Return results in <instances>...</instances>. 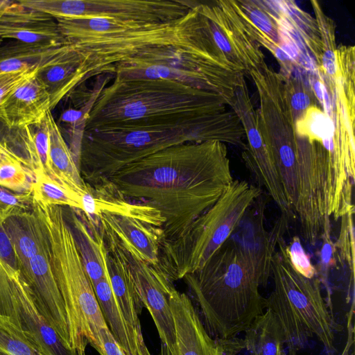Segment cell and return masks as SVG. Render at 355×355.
<instances>
[{
    "instance_id": "obj_1",
    "label": "cell",
    "mask_w": 355,
    "mask_h": 355,
    "mask_svg": "<svg viewBox=\"0 0 355 355\" xmlns=\"http://www.w3.org/2000/svg\"><path fill=\"white\" fill-rule=\"evenodd\" d=\"M233 180L225 144L209 141L165 148L107 181L126 199L141 200L160 213L162 244L180 238Z\"/></svg>"
},
{
    "instance_id": "obj_2",
    "label": "cell",
    "mask_w": 355,
    "mask_h": 355,
    "mask_svg": "<svg viewBox=\"0 0 355 355\" xmlns=\"http://www.w3.org/2000/svg\"><path fill=\"white\" fill-rule=\"evenodd\" d=\"M244 137L232 110L178 123L85 130L80 171L87 184L96 185L128 165L173 146L218 141L242 147Z\"/></svg>"
},
{
    "instance_id": "obj_3",
    "label": "cell",
    "mask_w": 355,
    "mask_h": 355,
    "mask_svg": "<svg viewBox=\"0 0 355 355\" xmlns=\"http://www.w3.org/2000/svg\"><path fill=\"white\" fill-rule=\"evenodd\" d=\"M56 21L68 43L81 57L76 88L94 76L113 75L117 64L146 50L191 39L203 29L207 19L200 12L198 3H194L184 17L168 22L104 19Z\"/></svg>"
},
{
    "instance_id": "obj_4",
    "label": "cell",
    "mask_w": 355,
    "mask_h": 355,
    "mask_svg": "<svg viewBox=\"0 0 355 355\" xmlns=\"http://www.w3.org/2000/svg\"><path fill=\"white\" fill-rule=\"evenodd\" d=\"M219 95L164 79L114 78L101 92L85 130L172 123L227 110Z\"/></svg>"
},
{
    "instance_id": "obj_5",
    "label": "cell",
    "mask_w": 355,
    "mask_h": 355,
    "mask_svg": "<svg viewBox=\"0 0 355 355\" xmlns=\"http://www.w3.org/2000/svg\"><path fill=\"white\" fill-rule=\"evenodd\" d=\"M209 334L216 340L244 332L267 309L262 284L230 239L200 270L184 278Z\"/></svg>"
},
{
    "instance_id": "obj_6",
    "label": "cell",
    "mask_w": 355,
    "mask_h": 355,
    "mask_svg": "<svg viewBox=\"0 0 355 355\" xmlns=\"http://www.w3.org/2000/svg\"><path fill=\"white\" fill-rule=\"evenodd\" d=\"M113 75L123 80L164 79L181 83L215 93L227 105L245 77L216 44L207 19L203 29L191 39L146 50L117 64Z\"/></svg>"
},
{
    "instance_id": "obj_7",
    "label": "cell",
    "mask_w": 355,
    "mask_h": 355,
    "mask_svg": "<svg viewBox=\"0 0 355 355\" xmlns=\"http://www.w3.org/2000/svg\"><path fill=\"white\" fill-rule=\"evenodd\" d=\"M286 244L281 237L272 258L274 287L266 297L267 309L282 329L288 355H297L313 337L322 344L327 355H335V332L343 327L336 322L322 297L318 275L308 278L298 272L287 256Z\"/></svg>"
},
{
    "instance_id": "obj_8",
    "label": "cell",
    "mask_w": 355,
    "mask_h": 355,
    "mask_svg": "<svg viewBox=\"0 0 355 355\" xmlns=\"http://www.w3.org/2000/svg\"><path fill=\"white\" fill-rule=\"evenodd\" d=\"M50 244L51 264L67 315L71 346L85 352L87 343L102 354L99 330L107 327L62 207L34 202Z\"/></svg>"
},
{
    "instance_id": "obj_9",
    "label": "cell",
    "mask_w": 355,
    "mask_h": 355,
    "mask_svg": "<svg viewBox=\"0 0 355 355\" xmlns=\"http://www.w3.org/2000/svg\"><path fill=\"white\" fill-rule=\"evenodd\" d=\"M262 195L259 187L234 180L217 201L178 239L162 244L157 270L169 283L200 270L230 239Z\"/></svg>"
},
{
    "instance_id": "obj_10",
    "label": "cell",
    "mask_w": 355,
    "mask_h": 355,
    "mask_svg": "<svg viewBox=\"0 0 355 355\" xmlns=\"http://www.w3.org/2000/svg\"><path fill=\"white\" fill-rule=\"evenodd\" d=\"M55 19H104L161 23L184 17L193 6L180 0H19Z\"/></svg>"
},
{
    "instance_id": "obj_11",
    "label": "cell",
    "mask_w": 355,
    "mask_h": 355,
    "mask_svg": "<svg viewBox=\"0 0 355 355\" xmlns=\"http://www.w3.org/2000/svg\"><path fill=\"white\" fill-rule=\"evenodd\" d=\"M199 9L207 18L218 48L244 76L267 65L252 24L238 1L199 3Z\"/></svg>"
},
{
    "instance_id": "obj_12",
    "label": "cell",
    "mask_w": 355,
    "mask_h": 355,
    "mask_svg": "<svg viewBox=\"0 0 355 355\" xmlns=\"http://www.w3.org/2000/svg\"><path fill=\"white\" fill-rule=\"evenodd\" d=\"M266 202L259 196L250 206L239 227L230 236L238 245L263 287L271 277V261L278 240L284 236L290 218L281 216L270 232L264 226Z\"/></svg>"
},
{
    "instance_id": "obj_13",
    "label": "cell",
    "mask_w": 355,
    "mask_h": 355,
    "mask_svg": "<svg viewBox=\"0 0 355 355\" xmlns=\"http://www.w3.org/2000/svg\"><path fill=\"white\" fill-rule=\"evenodd\" d=\"M121 247L137 295L148 310L162 343L172 355H177L175 324L168 301V293L174 285L150 264Z\"/></svg>"
},
{
    "instance_id": "obj_14",
    "label": "cell",
    "mask_w": 355,
    "mask_h": 355,
    "mask_svg": "<svg viewBox=\"0 0 355 355\" xmlns=\"http://www.w3.org/2000/svg\"><path fill=\"white\" fill-rule=\"evenodd\" d=\"M50 252L49 244L30 259L21 274L32 290L40 313L55 329L64 343L73 349L65 305L53 272Z\"/></svg>"
},
{
    "instance_id": "obj_15",
    "label": "cell",
    "mask_w": 355,
    "mask_h": 355,
    "mask_svg": "<svg viewBox=\"0 0 355 355\" xmlns=\"http://www.w3.org/2000/svg\"><path fill=\"white\" fill-rule=\"evenodd\" d=\"M103 239V256L114 301L132 336L139 345L144 340L139 315L143 304L132 282L121 245L115 236L101 225Z\"/></svg>"
},
{
    "instance_id": "obj_16",
    "label": "cell",
    "mask_w": 355,
    "mask_h": 355,
    "mask_svg": "<svg viewBox=\"0 0 355 355\" xmlns=\"http://www.w3.org/2000/svg\"><path fill=\"white\" fill-rule=\"evenodd\" d=\"M0 39L54 49L69 44L55 18L11 1L0 17Z\"/></svg>"
},
{
    "instance_id": "obj_17",
    "label": "cell",
    "mask_w": 355,
    "mask_h": 355,
    "mask_svg": "<svg viewBox=\"0 0 355 355\" xmlns=\"http://www.w3.org/2000/svg\"><path fill=\"white\" fill-rule=\"evenodd\" d=\"M80 211L92 232H99V216L103 213L129 216L161 228L164 218L155 208L144 203H132L110 181L86 183L80 196Z\"/></svg>"
},
{
    "instance_id": "obj_18",
    "label": "cell",
    "mask_w": 355,
    "mask_h": 355,
    "mask_svg": "<svg viewBox=\"0 0 355 355\" xmlns=\"http://www.w3.org/2000/svg\"><path fill=\"white\" fill-rule=\"evenodd\" d=\"M175 336L177 355H223L218 340L206 330L190 298L173 287L168 293Z\"/></svg>"
},
{
    "instance_id": "obj_19",
    "label": "cell",
    "mask_w": 355,
    "mask_h": 355,
    "mask_svg": "<svg viewBox=\"0 0 355 355\" xmlns=\"http://www.w3.org/2000/svg\"><path fill=\"white\" fill-rule=\"evenodd\" d=\"M99 221L128 252L157 269L162 247L161 228L129 216L108 213L101 214Z\"/></svg>"
},
{
    "instance_id": "obj_20",
    "label": "cell",
    "mask_w": 355,
    "mask_h": 355,
    "mask_svg": "<svg viewBox=\"0 0 355 355\" xmlns=\"http://www.w3.org/2000/svg\"><path fill=\"white\" fill-rule=\"evenodd\" d=\"M51 110L50 96L35 73L0 101V119L17 129L38 123Z\"/></svg>"
},
{
    "instance_id": "obj_21",
    "label": "cell",
    "mask_w": 355,
    "mask_h": 355,
    "mask_svg": "<svg viewBox=\"0 0 355 355\" xmlns=\"http://www.w3.org/2000/svg\"><path fill=\"white\" fill-rule=\"evenodd\" d=\"M15 307L19 326L42 355H86L69 348L55 329L43 317L32 290L21 275L16 289Z\"/></svg>"
},
{
    "instance_id": "obj_22",
    "label": "cell",
    "mask_w": 355,
    "mask_h": 355,
    "mask_svg": "<svg viewBox=\"0 0 355 355\" xmlns=\"http://www.w3.org/2000/svg\"><path fill=\"white\" fill-rule=\"evenodd\" d=\"M3 225L17 254L21 272L31 257L49 244L45 227L34 207L8 217Z\"/></svg>"
},
{
    "instance_id": "obj_23",
    "label": "cell",
    "mask_w": 355,
    "mask_h": 355,
    "mask_svg": "<svg viewBox=\"0 0 355 355\" xmlns=\"http://www.w3.org/2000/svg\"><path fill=\"white\" fill-rule=\"evenodd\" d=\"M80 63V55L69 45L36 72V76L50 96L51 109L76 88V78Z\"/></svg>"
},
{
    "instance_id": "obj_24",
    "label": "cell",
    "mask_w": 355,
    "mask_h": 355,
    "mask_svg": "<svg viewBox=\"0 0 355 355\" xmlns=\"http://www.w3.org/2000/svg\"><path fill=\"white\" fill-rule=\"evenodd\" d=\"M49 129V158L53 178L68 186L80 196L86 183L76 164L69 146L65 141L51 111L45 114Z\"/></svg>"
},
{
    "instance_id": "obj_25",
    "label": "cell",
    "mask_w": 355,
    "mask_h": 355,
    "mask_svg": "<svg viewBox=\"0 0 355 355\" xmlns=\"http://www.w3.org/2000/svg\"><path fill=\"white\" fill-rule=\"evenodd\" d=\"M92 284L107 326L124 353L126 355H152L147 347L141 346L135 340L120 313L107 270L105 277Z\"/></svg>"
},
{
    "instance_id": "obj_26",
    "label": "cell",
    "mask_w": 355,
    "mask_h": 355,
    "mask_svg": "<svg viewBox=\"0 0 355 355\" xmlns=\"http://www.w3.org/2000/svg\"><path fill=\"white\" fill-rule=\"evenodd\" d=\"M71 209V220L69 223L86 272L92 284H94L106 275L103 256V239L101 232L92 234L79 209Z\"/></svg>"
},
{
    "instance_id": "obj_27",
    "label": "cell",
    "mask_w": 355,
    "mask_h": 355,
    "mask_svg": "<svg viewBox=\"0 0 355 355\" xmlns=\"http://www.w3.org/2000/svg\"><path fill=\"white\" fill-rule=\"evenodd\" d=\"M69 45L44 49L16 40L0 44V74L38 69L64 51Z\"/></svg>"
},
{
    "instance_id": "obj_28",
    "label": "cell",
    "mask_w": 355,
    "mask_h": 355,
    "mask_svg": "<svg viewBox=\"0 0 355 355\" xmlns=\"http://www.w3.org/2000/svg\"><path fill=\"white\" fill-rule=\"evenodd\" d=\"M245 349L250 355H282L285 338L273 313L267 309L244 331Z\"/></svg>"
},
{
    "instance_id": "obj_29",
    "label": "cell",
    "mask_w": 355,
    "mask_h": 355,
    "mask_svg": "<svg viewBox=\"0 0 355 355\" xmlns=\"http://www.w3.org/2000/svg\"><path fill=\"white\" fill-rule=\"evenodd\" d=\"M101 76H98V78L92 89L83 94L80 106L65 110L60 118V121L69 128L71 138L69 147L79 168L81 144L88 116L101 92L112 75L105 74L103 77Z\"/></svg>"
},
{
    "instance_id": "obj_30",
    "label": "cell",
    "mask_w": 355,
    "mask_h": 355,
    "mask_svg": "<svg viewBox=\"0 0 355 355\" xmlns=\"http://www.w3.org/2000/svg\"><path fill=\"white\" fill-rule=\"evenodd\" d=\"M36 176L6 141L0 142V186L17 193L32 192Z\"/></svg>"
},
{
    "instance_id": "obj_31",
    "label": "cell",
    "mask_w": 355,
    "mask_h": 355,
    "mask_svg": "<svg viewBox=\"0 0 355 355\" xmlns=\"http://www.w3.org/2000/svg\"><path fill=\"white\" fill-rule=\"evenodd\" d=\"M32 193L35 202L44 205L67 206L80 209V195L46 173L36 175Z\"/></svg>"
},
{
    "instance_id": "obj_32",
    "label": "cell",
    "mask_w": 355,
    "mask_h": 355,
    "mask_svg": "<svg viewBox=\"0 0 355 355\" xmlns=\"http://www.w3.org/2000/svg\"><path fill=\"white\" fill-rule=\"evenodd\" d=\"M335 127L329 115L318 106H312L295 120L298 138L325 144L334 140Z\"/></svg>"
},
{
    "instance_id": "obj_33",
    "label": "cell",
    "mask_w": 355,
    "mask_h": 355,
    "mask_svg": "<svg viewBox=\"0 0 355 355\" xmlns=\"http://www.w3.org/2000/svg\"><path fill=\"white\" fill-rule=\"evenodd\" d=\"M0 355H42L10 318L0 315Z\"/></svg>"
},
{
    "instance_id": "obj_34",
    "label": "cell",
    "mask_w": 355,
    "mask_h": 355,
    "mask_svg": "<svg viewBox=\"0 0 355 355\" xmlns=\"http://www.w3.org/2000/svg\"><path fill=\"white\" fill-rule=\"evenodd\" d=\"M354 209L340 218V228L337 242L334 243L336 263L339 262L347 275L351 288L354 282Z\"/></svg>"
},
{
    "instance_id": "obj_35",
    "label": "cell",
    "mask_w": 355,
    "mask_h": 355,
    "mask_svg": "<svg viewBox=\"0 0 355 355\" xmlns=\"http://www.w3.org/2000/svg\"><path fill=\"white\" fill-rule=\"evenodd\" d=\"M311 3L322 42V57L319 68L325 75L331 76L336 71L335 26L334 21L324 13L318 3Z\"/></svg>"
},
{
    "instance_id": "obj_36",
    "label": "cell",
    "mask_w": 355,
    "mask_h": 355,
    "mask_svg": "<svg viewBox=\"0 0 355 355\" xmlns=\"http://www.w3.org/2000/svg\"><path fill=\"white\" fill-rule=\"evenodd\" d=\"M251 22L275 42L282 44L278 19L267 1H238Z\"/></svg>"
},
{
    "instance_id": "obj_37",
    "label": "cell",
    "mask_w": 355,
    "mask_h": 355,
    "mask_svg": "<svg viewBox=\"0 0 355 355\" xmlns=\"http://www.w3.org/2000/svg\"><path fill=\"white\" fill-rule=\"evenodd\" d=\"M21 274L0 259V315H6L19 327V318L15 307L16 289Z\"/></svg>"
},
{
    "instance_id": "obj_38",
    "label": "cell",
    "mask_w": 355,
    "mask_h": 355,
    "mask_svg": "<svg viewBox=\"0 0 355 355\" xmlns=\"http://www.w3.org/2000/svg\"><path fill=\"white\" fill-rule=\"evenodd\" d=\"M286 94L296 120L312 106H318V101L311 85L293 74L284 78Z\"/></svg>"
},
{
    "instance_id": "obj_39",
    "label": "cell",
    "mask_w": 355,
    "mask_h": 355,
    "mask_svg": "<svg viewBox=\"0 0 355 355\" xmlns=\"http://www.w3.org/2000/svg\"><path fill=\"white\" fill-rule=\"evenodd\" d=\"M34 207L32 192L17 193L0 186V222Z\"/></svg>"
},
{
    "instance_id": "obj_40",
    "label": "cell",
    "mask_w": 355,
    "mask_h": 355,
    "mask_svg": "<svg viewBox=\"0 0 355 355\" xmlns=\"http://www.w3.org/2000/svg\"><path fill=\"white\" fill-rule=\"evenodd\" d=\"M285 250L291 265L298 272L308 278L318 275L298 236H294L289 244H286Z\"/></svg>"
},
{
    "instance_id": "obj_41",
    "label": "cell",
    "mask_w": 355,
    "mask_h": 355,
    "mask_svg": "<svg viewBox=\"0 0 355 355\" xmlns=\"http://www.w3.org/2000/svg\"><path fill=\"white\" fill-rule=\"evenodd\" d=\"M38 69L1 73L0 101L12 90L35 74Z\"/></svg>"
},
{
    "instance_id": "obj_42",
    "label": "cell",
    "mask_w": 355,
    "mask_h": 355,
    "mask_svg": "<svg viewBox=\"0 0 355 355\" xmlns=\"http://www.w3.org/2000/svg\"><path fill=\"white\" fill-rule=\"evenodd\" d=\"M0 259L14 268L19 270L17 254L1 222H0Z\"/></svg>"
},
{
    "instance_id": "obj_43",
    "label": "cell",
    "mask_w": 355,
    "mask_h": 355,
    "mask_svg": "<svg viewBox=\"0 0 355 355\" xmlns=\"http://www.w3.org/2000/svg\"><path fill=\"white\" fill-rule=\"evenodd\" d=\"M99 336L103 349L101 355H126L115 341L108 327L101 328Z\"/></svg>"
},
{
    "instance_id": "obj_44",
    "label": "cell",
    "mask_w": 355,
    "mask_h": 355,
    "mask_svg": "<svg viewBox=\"0 0 355 355\" xmlns=\"http://www.w3.org/2000/svg\"><path fill=\"white\" fill-rule=\"evenodd\" d=\"M222 350L223 355H237L245 349L244 340L236 337L218 340Z\"/></svg>"
},
{
    "instance_id": "obj_45",
    "label": "cell",
    "mask_w": 355,
    "mask_h": 355,
    "mask_svg": "<svg viewBox=\"0 0 355 355\" xmlns=\"http://www.w3.org/2000/svg\"><path fill=\"white\" fill-rule=\"evenodd\" d=\"M12 130L0 119V142L6 141L10 146Z\"/></svg>"
},
{
    "instance_id": "obj_46",
    "label": "cell",
    "mask_w": 355,
    "mask_h": 355,
    "mask_svg": "<svg viewBox=\"0 0 355 355\" xmlns=\"http://www.w3.org/2000/svg\"><path fill=\"white\" fill-rule=\"evenodd\" d=\"M10 1H0V17L7 8V6L10 4ZM3 40L0 39V44Z\"/></svg>"
},
{
    "instance_id": "obj_47",
    "label": "cell",
    "mask_w": 355,
    "mask_h": 355,
    "mask_svg": "<svg viewBox=\"0 0 355 355\" xmlns=\"http://www.w3.org/2000/svg\"><path fill=\"white\" fill-rule=\"evenodd\" d=\"M159 355H172L168 347L162 343Z\"/></svg>"
},
{
    "instance_id": "obj_48",
    "label": "cell",
    "mask_w": 355,
    "mask_h": 355,
    "mask_svg": "<svg viewBox=\"0 0 355 355\" xmlns=\"http://www.w3.org/2000/svg\"><path fill=\"white\" fill-rule=\"evenodd\" d=\"M282 355H288V354L284 350L282 353Z\"/></svg>"
}]
</instances>
